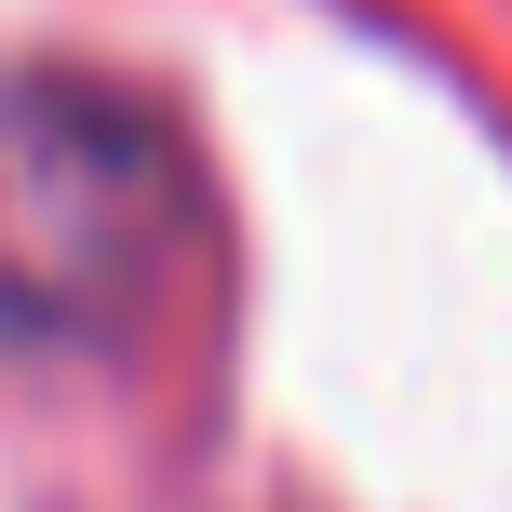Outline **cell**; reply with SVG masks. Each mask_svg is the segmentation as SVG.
<instances>
[{
	"label": "cell",
	"instance_id": "6da1fadb",
	"mask_svg": "<svg viewBox=\"0 0 512 512\" xmlns=\"http://www.w3.org/2000/svg\"><path fill=\"white\" fill-rule=\"evenodd\" d=\"M203 243L189 135L122 81H0V337H122Z\"/></svg>",
	"mask_w": 512,
	"mask_h": 512
}]
</instances>
